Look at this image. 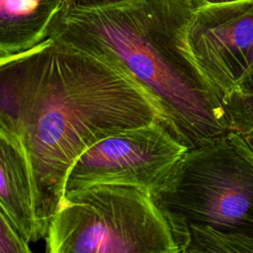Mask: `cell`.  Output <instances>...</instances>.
<instances>
[{"instance_id": "6da1fadb", "label": "cell", "mask_w": 253, "mask_h": 253, "mask_svg": "<svg viewBox=\"0 0 253 253\" xmlns=\"http://www.w3.org/2000/svg\"><path fill=\"white\" fill-rule=\"evenodd\" d=\"M153 121L183 141L164 106L124 68L52 39L0 61V131L27 155L42 239L75 160L100 140Z\"/></svg>"}, {"instance_id": "7a4b0ae2", "label": "cell", "mask_w": 253, "mask_h": 253, "mask_svg": "<svg viewBox=\"0 0 253 253\" xmlns=\"http://www.w3.org/2000/svg\"><path fill=\"white\" fill-rule=\"evenodd\" d=\"M199 0L67 5L50 39L124 68L167 110L191 148L232 131L222 101L198 66L188 29Z\"/></svg>"}, {"instance_id": "3957f363", "label": "cell", "mask_w": 253, "mask_h": 253, "mask_svg": "<svg viewBox=\"0 0 253 253\" xmlns=\"http://www.w3.org/2000/svg\"><path fill=\"white\" fill-rule=\"evenodd\" d=\"M154 195L187 225L186 253H253V150L244 135L187 149Z\"/></svg>"}, {"instance_id": "277c9868", "label": "cell", "mask_w": 253, "mask_h": 253, "mask_svg": "<svg viewBox=\"0 0 253 253\" xmlns=\"http://www.w3.org/2000/svg\"><path fill=\"white\" fill-rule=\"evenodd\" d=\"M46 253H186L187 225L145 187L96 184L63 194Z\"/></svg>"}, {"instance_id": "5b68a950", "label": "cell", "mask_w": 253, "mask_h": 253, "mask_svg": "<svg viewBox=\"0 0 253 253\" xmlns=\"http://www.w3.org/2000/svg\"><path fill=\"white\" fill-rule=\"evenodd\" d=\"M190 147L162 122L126 128L86 149L70 167L64 193L96 184L161 187Z\"/></svg>"}, {"instance_id": "8992f818", "label": "cell", "mask_w": 253, "mask_h": 253, "mask_svg": "<svg viewBox=\"0 0 253 253\" xmlns=\"http://www.w3.org/2000/svg\"><path fill=\"white\" fill-rule=\"evenodd\" d=\"M188 42L220 99L235 90L253 89V0L199 7Z\"/></svg>"}, {"instance_id": "52a82bcc", "label": "cell", "mask_w": 253, "mask_h": 253, "mask_svg": "<svg viewBox=\"0 0 253 253\" xmlns=\"http://www.w3.org/2000/svg\"><path fill=\"white\" fill-rule=\"evenodd\" d=\"M0 213L29 242L42 238L36 214V189L20 142L0 131Z\"/></svg>"}, {"instance_id": "ba28073f", "label": "cell", "mask_w": 253, "mask_h": 253, "mask_svg": "<svg viewBox=\"0 0 253 253\" xmlns=\"http://www.w3.org/2000/svg\"><path fill=\"white\" fill-rule=\"evenodd\" d=\"M65 0H0V61L25 53L50 39Z\"/></svg>"}, {"instance_id": "9c48e42d", "label": "cell", "mask_w": 253, "mask_h": 253, "mask_svg": "<svg viewBox=\"0 0 253 253\" xmlns=\"http://www.w3.org/2000/svg\"><path fill=\"white\" fill-rule=\"evenodd\" d=\"M221 101L230 128L242 135L253 132V89L232 91Z\"/></svg>"}, {"instance_id": "30bf717a", "label": "cell", "mask_w": 253, "mask_h": 253, "mask_svg": "<svg viewBox=\"0 0 253 253\" xmlns=\"http://www.w3.org/2000/svg\"><path fill=\"white\" fill-rule=\"evenodd\" d=\"M29 244L12 222L0 213V253H31Z\"/></svg>"}, {"instance_id": "8fae6325", "label": "cell", "mask_w": 253, "mask_h": 253, "mask_svg": "<svg viewBox=\"0 0 253 253\" xmlns=\"http://www.w3.org/2000/svg\"><path fill=\"white\" fill-rule=\"evenodd\" d=\"M69 6L78 7H98L109 4H115L125 0H65Z\"/></svg>"}, {"instance_id": "7c38bea8", "label": "cell", "mask_w": 253, "mask_h": 253, "mask_svg": "<svg viewBox=\"0 0 253 253\" xmlns=\"http://www.w3.org/2000/svg\"><path fill=\"white\" fill-rule=\"evenodd\" d=\"M203 3V5H212V4H224L230 2H236L240 0H199Z\"/></svg>"}, {"instance_id": "4fadbf2b", "label": "cell", "mask_w": 253, "mask_h": 253, "mask_svg": "<svg viewBox=\"0 0 253 253\" xmlns=\"http://www.w3.org/2000/svg\"><path fill=\"white\" fill-rule=\"evenodd\" d=\"M244 137L246 138V140H247L248 144L250 145V147H251V148H252V150H253V132H251V133H248V134L244 135Z\"/></svg>"}]
</instances>
